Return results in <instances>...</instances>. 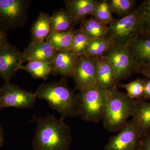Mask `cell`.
Returning <instances> with one entry per match:
<instances>
[{
	"label": "cell",
	"mask_w": 150,
	"mask_h": 150,
	"mask_svg": "<svg viewBox=\"0 0 150 150\" xmlns=\"http://www.w3.org/2000/svg\"><path fill=\"white\" fill-rule=\"evenodd\" d=\"M32 121L37 123L33 139V150H70L71 129L64 119L48 114L43 118L34 116Z\"/></svg>",
	"instance_id": "cell-1"
},
{
	"label": "cell",
	"mask_w": 150,
	"mask_h": 150,
	"mask_svg": "<svg viewBox=\"0 0 150 150\" xmlns=\"http://www.w3.org/2000/svg\"><path fill=\"white\" fill-rule=\"evenodd\" d=\"M34 94L36 98L47 101L63 119L80 115L77 95L65 80L41 84Z\"/></svg>",
	"instance_id": "cell-2"
},
{
	"label": "cell",
	"mask_w": 150,
	"mask_h": 150,
	"mask_svg": "<svg viewBox=\"0 0 150 150\" xmlns=\"http://www.w3.org/2000/svg\"><path fill=\"white\" fill-rule=\"evenodd\" d=\"M136 100L117 89L110 91L103 119L105 130L111 133L120 131L132 116Z\"/></svg>",
	"instance_id": "cell-3"
},
{
	"label": "cell",
	"mask_w": 150,
	"mask_h": 150,
	"mask_svg": "<svg viewBox=\"0 0 150 150\" xmlns=\"http://www.w3.org/2000/svg\"><path fill=\"white\" fill-rule=\"evenodd\" d=\"M144 22L141 5L131 13L118 19H114L108 26L106 38L112 45L127 46L130 41L142 36Z\"/></svg>",
	"instance_id": "cell-4"
},
{
	"label": "cell",
	"mask_w": 150,
	"mask_h": 150,
	"mask_svg": "<svg viewBox=\"0 0 150 150\" xmlns=\"http://www.w3.org/2000/svg\"><path fill=\"white\" fill-rule=\"evenodd\" d=\"M110 91L98 83L91 88L79 91L77 96L83 120L95 123L103 120Z\"/></svg>",
	"instance_id": "cell-5"
},
{
	"label": "cell",
	"mask_w": 150,
	"mask_h": 150,
	"mask_svg": "<svg viewBox=\"0 0 150 150\" xmlns=\"http://www.w3.org/2000/svg\"><path fill=\"white\" fill-rule=\"evenodd\" d=\"M30 4L29 0H0V25L7 30L23 26Z\"/></svg>",
	"instance_id": "cell-6"
},
{
	"label": "cell",
	"mask_w": 150,
	"mask_h": 150,
	"mask_svg": "<svg viewBox=\"0 0 150 150\" xmlns=\"http://www.w3.org/2000/svg\"><path fill=\"white\" fill-rule=\"evenodd\" d=\"M113 68L118 84L137 73L139 67L131 56L127 46L113 44L104 56Z\"/></svg>",
	"instance_id": "cell-7"
},
{
	"label": "cell",
	"mask_w": 150,
	"mask_h": 150,
	"mask_svg": "<svg viewBox=\"0 0 150 150\" xmlns=\"http://www.w3.org/2000/svg\"><path fill=\"white\" fill-rule=\"evenodd\" d=\"M36 98L34 93L6 82L0 88V110L5 108L18 109L32 108Z\"/></svg>",
	"instance_id": "cell-8"
},
{
	"label": "cell",
	"mask_w": 150,
	"mask_h": 150,
	"mask_svg": "<svg viewBox=\"0 0 150 150\" xmlns=\"http://www.w3.org/2000/svg\"><path fill=\"white\" fill-rule=\"evenodd\" d=\"M141 138L137 123L132 118L117 135L110 137L104 150H138Z\"/></svg>",
	"instance_id": "cell-9"
},
{
	"label": "cell",
	"mask_w": 150,
	"mask_h": 150,
	"mask_svg": "<svg viewBox=\"0 0 150 150\" xmlns=\"http://www.w3.org/2000/svg\"><path fill=\"white\" fill-rule=\"evenodd\" d=\"M72 77L75 82V90L83 91L96 85L98 81L96 65L94 59L85 56L80 57Z\"/></svg>",
	"instance_id": "cell-10"
},
{
	"label": "cell",
	"mask_w": 150,
	"mask_h": 150,
	"mask_svg": "<svg viewBox=\"0 0 150 150\" xmlns=\"http://www.w3.org/2000/svg\"><path fill=\"white\" fill-rule=\"evenodd\" d=\"M23 62L22 52L15 46L9 43L0 48V77L9 82Z\"/></svg>",
	"instance_id": "cell-11"
},
{
	"label": "cell",
	"mask_w": 150,
	"mask_h": 150,
	"mask_svg": "<svg viewBox=\"0 0 150 150\" xmlns=\"http://www.w3.org/2000/svg\"><path fill=\"white\" fill-rule=\"evenodd\" d=\"M79 58L71 51H57L51 64V73L64 78L72 77Z\"/></svg>",
	"instance_id": "cell-12"
},
{
	"label": "cell",
	"mask_w": 150,
	"mask_h": 150,
	"mask_svg": "<svg viewBox=\"0 0 150 150\" xmlns=\"http://www.w3.org/2000/svg\"><path fill=\"white\" fill-rule=\"evenodd\" d=\"M57 52L46 40L31 42L22 52L24 62L38 60L51 64Z\"/></svg>",
	"instance_id": "cell-13"
},
{
	"label": "cell",
	"mask_w": 150,
	"mask_h": 150,
	"mask_svg": "<svg viewBox=\"0 0 150 150\" xmlns=\"http://www.w3.org/2000/svg\"><path fill=\"white\" fill-rule=\"evenodd\" d=\"M98 1L96 0H66V11L72 18L76 25L87 17L92 15Z\"/></svg>",
	"instance_id": "cell-14"
},
{
	"label": "cell",
	"mask_w": 150,
	"mask_h": 150,
	"mask_svg": "<svg viewBox=\"0 0 150 150\" xmlns=\"http://www.w3.org/2000/svg\"><path fill=\"white\" fill-rule=\"evenodd\" d=\"M127 46L139 68L150 65V38L140 36L130 41Z\"/></svg>",
	"instance_id": "cell-15"
},
{
	"label": "cell",
	"mask_w": 150,
	"mask_h": 150,
	"mask_svg": "<svg viewBox=\"0 0 150 150\" xmlns=\"http://www.w3.org/2000/svg\"><path fill=\"white\" fill-rule=\"evenodd\" d=\"M93 59L96 65L98 83L109 91L117 89L118 84L110 63L104 56Z\"/></svg>",
	"instance_id": "cell-16"
},
{
	"label": "cell",
	"mask_w": 150,
	"mask_h": 150,
	"mask_svg": "<svg viewBox=\"0 0 150 150\" xmlns=\"http://www.w3.org/2000/svg\"><path fill=\"white\" fill-rule=\"evenodd\" d=\"M132 117L137 123L142 138L150 130V101L136 100Z\"/></svg>",
	"instance_id": "cell-17"
},
{
	"label": "cell",
	"mask_w": 150,
	"mask_h": 150,
	"mask_svg": "<svg viewBox=\"0 0 150 150\" xmlns=\"http://www.w3.org/2000/svg\"><path fill=\"white\" fill-rule=\"evenodd\" d=\"M51 32V16L48 13L40 12L31 26V42L46 40Z\"/></svg>",
	"instance_id": "cell-18"
},
{
	"label": "cell",
	"mask_w": 150,
	"mask_h": 150,
	"mask_svg": "<svg viewBox=\"0 0 150 150\" xmlns=\"http://www.w3.org/2000/svg\"><path fill=\"white\" fill-rule=\"evenodd\" d=\"M75 25L71 17L64 9L56 11L51 16V31L53 32L73 31Z\"/></svg>",
	"instance_id": "cell-19"
},
{
	"label": "cell",
	"mask_w": 150,
	"mask_h": 150,
	"mask_svg": "<svg viewBox=\"0 0 150 150\" xmlns=\"http://www.w3.org/2000/svg\"><path fill=\"white\" fill-rule=\"evenodd\" d=\"M81 24L80 28L91 39L106 38L108 25L100 22L92 16L86 18Z\"/></svg>",
	"instance_id": "cell-20"
},
{
	"label": "cell",
	"mask_w": 150,
	"mask_h": 150,
	"mask_svg": "<svg viewBox=\"0 0 150 150\" xmlns=\"http://www.w3.org/2000/svg\"><path fill=\"white\" fill-rule=\"evenodd\" d=\"M25 65H22L20 70L29 73L33 78L46 81L52 73L51 64L38 60H29Z\"/></svg>",
	"instance_id": "cell-21"
},
{
	"label": "cell",
	"mask_w": 150,
	"mask_h": 150,
	"mask_svg": "<svg viewBox=\"0 0 150 150\" xmlns=\"http://www.w3.org/2000/svg\"><path fill=\"white\" fill-rule=\"evenodd\" d=\"M73 31L67 32L51 31L46 40L56 51H71L73 43Z\"/></svg>",
	"instance_id": "cell-22"
},
{
	"label": "cell",
	"mask_w": 150,
	"mask_h": 150,
	"mask_svg": "<svg viewBox=\"0 0 150 150\" xmlns=\"http://www.w3.org/2000/svg\"><path fill=\"white\" fill-rule=\"evenodd\" d=\"M112 45L111 41L106 38L92 39L86 49L84 56L92 59L103 57Z\"/></svg>",
	"instance_id": "cell-23"
},
{
	"label": "cell",
	"mask_w": 150,
	"mask_h": 150,
	"mask_svg": "<svg viewBox=\"0 0 150 150\" xmlns=\"http://www.w3.org/2000/svg\"><path fill=\"white\" fill-rule=\"evenodd\" d=\"M92 40V39L80 28L74 30L71 51L78 58L84 56L86 49Z\"/></svg>",
	"instance_id": "cell-24"
},
{
	"label": "cell",
	"mask_w": 150,
	"mask_h": 150,
	"mask_svg": "<svg viewBox=\"0 0 150 150\" xmlns=\"http://www.w3.org/2000/svg\"><path fill=\"white\" fill-rule=\"evenodd\" d=\"M92 16L100 22L107 25L111 24L114 19L106 0L98 1Z\"/></svg>",
	"instance_id": "cell-25"
},
{
	"label": "cell",
	"mask_w": 150,
	"mask_h": 150,
	"mask_svg": "<svg viewBox=\"0 0 150 150\" xmlns=\"http://www.w3.org/2000/svg\"><path fill=\"white\" fill-rule=\"evenodd\" d=\"M112 13L121 17L131 13L134 9L135 1L134 0H109L108 1Z\"/></svg>",
	"instance_id": "cell-26"
},
{
	"label": "cell",
	"mask_w": 150,
	"mask_h": 150,
	"mask_svg": "<svg viewBox=\"0 0 150 150\" xmlns=\"http://www.w3.org/2000/svg\"><path fill=\"white\" fill-rule=\"evenodd\" d=\"M145 79H137L128 83L123 84L121 87L126 90L127 95L135 100L143 99Z\"/></svg>",
	"instance_id": "cell-27"
},
{
	"label": "cell",
	"mask_w": 150,
	"mask_h": 150,
	"mask_svg": "<svg viewBox=\"0 0 150 150\" xmlns=\"http://www.w3.org/2000/svg\"><path fill=\"white\" fill-rule=\"evenodd\" d=\"M141 5L143 11L144 22L142 36L150 38V0L144 1Z\"/></svg>",
	"instance_id": "cell-28"
},
{
	"label": "cell",
	"mask_w": 150,
	"mask_h": 150,
	"mask_svg": "<svg viewBox=\"0 0 150 150\" xmlns=\"http://www.w3.org/2000/svg\"><path fill=\"white\" fill-rule=\"evenodd\" d=\"M138 150H150V130L141 138Z\"/></svg>",
	"instance_id": "cell-29"
},
{
	"label": "cell",
	"mask_w": 150,
	"mask_h": 150,
	"mask_svg": "<svg viewBox=\"0 0 150 150\" xmlns=\"http://www.w3.org/2000/svg\"><path fill=\"white\" fill-rule=\"evenodd\" d=\"M9 43L7 38V30L0 25V48Z\"/></svg>",
	"instance_id": "cell-30"
},
{
	"label": "cell",
	"mask_w": 150,
	"mask_h": 150,
	"mask_svg": "<svg viewBox=\"0 0 150 150\" xmlns=\"http://www.w3.org/2000/svg\"><path fill=\"white\" fill-rule=\"evenodd\" d=\"M150 99V79H145L144 90L143 100H146Z\"/></svg>",
	"instance_id": "cell-31"
},
{
	"label": "cell",
	"mask_w": 150,
	"mask_h": 150,
	"mask_svg": "<svg viewBox=\"0 0 150 150\" xmlns=\"http://www.w3.org/2000/svg\"><path fill=\"white\" fill-rule=\"evenodd\" d=\"M137 73L142 74L147 79H150V65L139 67Z\"/></svg>",
	"instance_id": "cell-32"
},
{
	"label": "cell",
	"mask_w": 150,
	"mask_h": 150,
	"mask_svg": "<svg viewBox=\"0 0 150 150\" xmlns=\"http://www.w3.org/2000/svg\"><path fill=\"white\" fill-rule=\"evenodd\" d=\"M4 142V133L2 125L0 123V148L3 146Z\"/></svg>",
	"instance_id": "cell-33"
},
{
	"label": "cell",
	"mask_w": 150,
	"mask_h": 150,
	"mask_svg": "<svg viewBox=\"0 0 150 150\" xmlns=\"http://www.w3.org/2000/svg\"><path fill=\"white\" fill-rule=\"evenodd\" d=\"M0 88H1V87H0Z\"/></svg>",
	"instance_id": "cell-34"
}]
</instances>
